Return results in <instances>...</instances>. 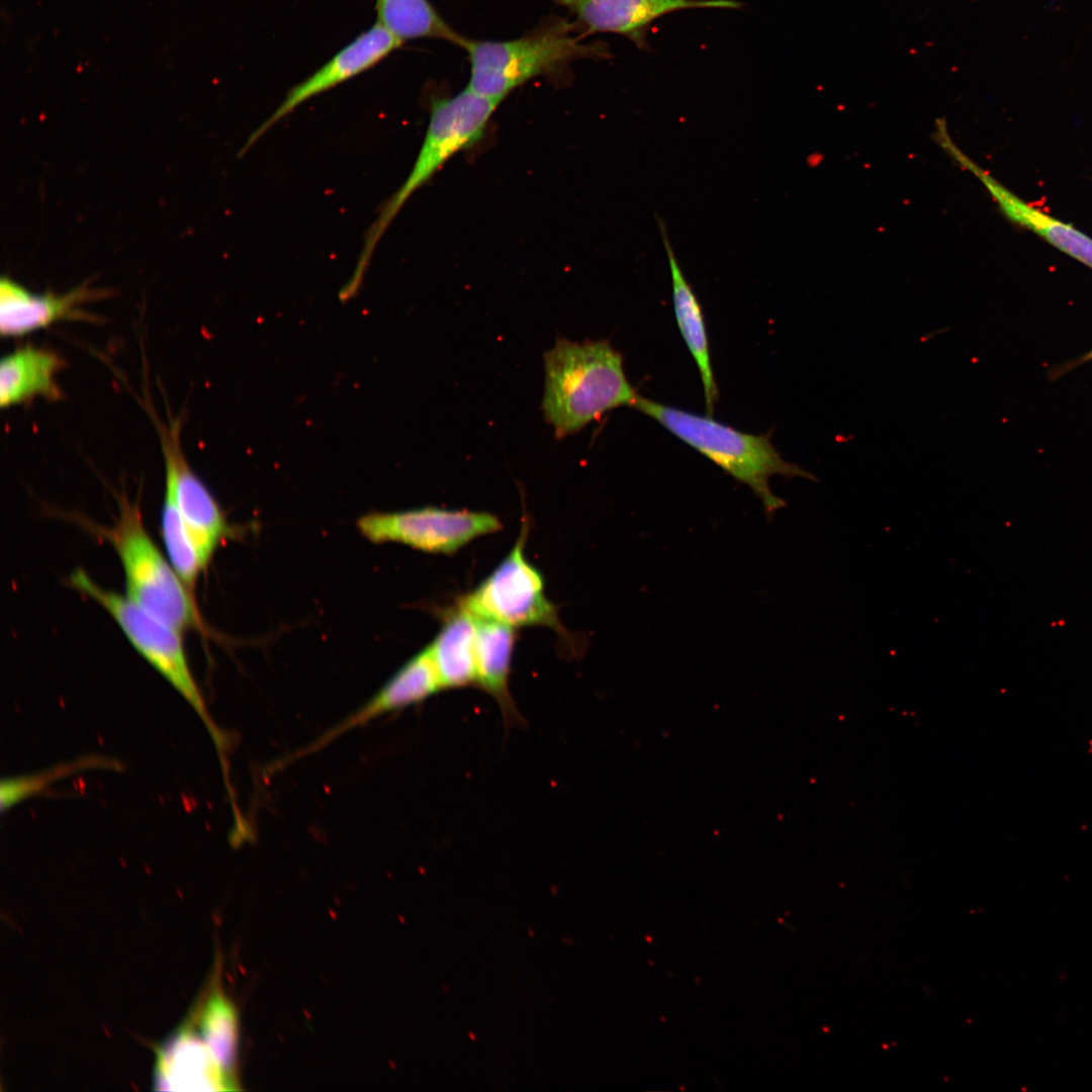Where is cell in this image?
Masks as SVG:
<instances>
[{"label":"cell","instance_id":"cell-1","mask_svg":"<svg viewBox=\"0 0 1092 1092\" xmlns=\"http://www.w3.org/2000/svg\"><path fill=\"white\" fill-rule=\"evenodd\" d=\"M544 417L557 438L573 434L606 412L638 398L626 377L623 356L609 341L559 339L544 356Z\"/></svg>","mask_w":1092,"mask_h":1092},{"label":"cell","instance_id":"cell-2","mask_svg":"<svg viewBox=\"0 0 1092 1092\" xmlns=\"http://www.w3.org/2000/svg\"><path fill=\"white\" fill-rule=\"evenodd\" d=\"M633 407L747 485L760 499L767 515L786 506V502L770 489L771 476L817 480L810 471L784 460L767 435L743 433L711 416L695 415L641 395Z\"/></svg>","mask_w":1092,"mask_h":1092},{"label":"cell","instance_id":"cell-3","mask_svg":"<svg viewBox=\"0 0 1092 1092\" xmlns=\"http://www.w3.org/2000/svg\"><path fill=\"white\" fill-rule=\"evenodd\" d=\"M100 533L120 559L128 600L181 633L204 630L194 595L147 531L139 500L120 495L117 518Z\"/></svg>","mask_w":1092,"mask_h":1092},{"label":"cell","instance_id":"cell-4","mask_svg":"<svg viewBox=\"0 0 1092 1092\" xmlns=\"http://www.w3.org/2000/svg\"><path fill=\"white\" fill-rule=\"evenodd\" d=\"M500 102L468 87L452 97L434 98L428 129L404 183L383 204L369 228L349 286L359 289L374 250L406 200L456 153L476 144Z\"/></svg>","mask_w":1092,"mask_h":1092},{"label":"cell","instance_id":"cell-5","mask_svg":"<svg viewBox=\"0 0 1092 1092\" xmlns=\"http://www.w3.org/2000/svg\"><path fill=\"white\" fill-rule=\"evenodd\" d=\"M566 20L542 24L522 37L507 41L467 39L470 62L468 88L500 102L532 78L551 73L582 58H608L606 44L582 43Z\"/></svg>","mask_w":1092,"mask_h":1092},{"label":"cell","instance_id":"cell-6","mask_svg":"<svg viewBox=\"0 0 1092 1092\" xmlns=\"http://www.w3.org/2000/svg\"><path fill=\"white\" fill-rule=\"evenodd\" d=\"M69 583L104 608L134 649L195 710L208 729L223 765L228 737L214 724L206 709L189 666L182 633L136 606L126 596L102 587L83 569L75 570L70 575Z\"/></svg>","mask_w":1092,"mask_h":1092},{"label":"cell","instance_id":"cell-7","mask_svg":"<svg viewBox=\"0 0 1092 1092\" xmlns=\"http://www.w3.org/2000/svg\"><path fill=\"white\" fill-rule=\"evenodd\" d=\"M528 519H523L515 545L493 571L459 602L475 617L514 628L545 626L566 634L557 608L547 599L540 571L529 562L525 545Z\"/></svg>","mask_w":1092,"mask_h":1092},{"label":"cell","instance_id":"cell-8","mask_svg":"<svg viewBox=\"0 0 1092 1092\" xmlns=\"http://www.w3.org/2000/svg\"><path fill=\"white\" fill-rule=\"evenodd\" d=\"M502 527L499 519L487 512L434 507L375 512L357 521L359 532L373 543H401L440 554H453L475 538L495 533Z\"/></svg>","mask_w":1092,"mask_h":1092},{"label":"cell","instance_id":"cell-9","mask_svg":"<svg viewBox=\"0 0 1092 1092\" xmlns=\"http://www.w3.org/2000/svg\"><path fill=\"white\" fill-rule=\"evenodd\" d=\"M153 419L161 441L165 483L173 490L187 534L205 568L231 528L216 499L186 459L180 440L181 420L170 416L165 424Z\"/></svg>","mask_w":1092,"mask_h":1092},{"label":"cell","instance_id":"cell-10","mask_svg":"<svg viewBox=\"0 0 1092 1092\" xmlns=\"http://www.w3.org/2000/svg\"><path fill=\"white\" fill-rule=\"evenodd\" d=\"M401 44V39L376 21L314 73L292 87L278 108L251 134L243 153L297 106L371 69Z\"/></svg>","mask_w":1092,"mask_h":1092},{"label":"cell","instance_id":"cell-11","mask_svg":"<svg viewBox=\"0 0 1092 1092\" xmlns=\"http://www.w3.org/2000/svg\"><path fill=\"white\" fill-rule=\"evenodd\" d=\"M573 13L586 33L611 32L648 50L647 32L661 16L686 9H739L735 0H553Z\"/></svg>","mask_w":1092,"mask_h":1092},{"label":"cell","instance_id":"cell-12","mask_svg":"<svg viewBox=\"0 0 1092 1092\" xmlns=\"http://www.w3.org/2000/svg\"><path fill=\"white\" fill-rule=\"evenodd\" d=\"M106 295V290L92 288L88 283L62 294L53 291L34 293L3 276L0 281L1 335L21 337L64 320L91 321L93 316L81 306Z\"/></svg>","mask_w":1092,"mask_h":1092},{"label":"cell","instance_id":"cell-13","mask_svg":"<svg viewBox=\"0 0 1092 1092\" xmlns=\"http://www.w3.org/2000/svg\"><path fill=\"white\" fill-rule=\"evenodd\" d=\"M442 691L428 646L403 663L396 672L357 711L296 752L298 757L312 753L340 735L376 717L396 712Z\"/></svg>","mask_w":1092,"mask_h":1092},{"label":"cell","instance_id":"cell-14","mask_svg":"<svg viewBox=\"0 0 1092 1092\" xmlns=\"http://www.w3.org/2000/svg\"><path fill=\"white\" fill-rule=\"evenodd\" d=\"M962 168L973 173L990 193L1003 214L1026 228L1055 248L1092 269V239L1086 234L1028 204L965 155L949 134L938 142Z\"/></svg>","mask_w":1092,"mask_h":1092},{"label":"cell","instance_id":"cell-15","mask_svg":"<svg viewBox=\"0 0 1092 1092\" xmlns=\"http://www.w3.org/2000/svg\"><path fill=\"white\" fill-rule=\"evenodd\" d=\"M154 1084L157 1090L171 1091L237 1089L189 1025L179 1028L157 1051Z\"/></svg>","mask_w":1092,"mask_h":1092},{"label":"cell","instance_id":"cell-16","mask_svg":"<svg viewBox=\"0 0 1092 1092\" xmlns=\"http://www.w3.org/2000/svg\"><path fill=\"white\" fill-rule=\"evenodd\" d=\"M65 367L55 351L25 345L5 355L0 362V405L8 408L37 397L56 401L64 394L57 375Z\"/></svg>","mask_w":1092,"mask_h":1092},{"label":"cell","instance_id":"cell-17","mask_svg":"<svg viewBox=\"0 0 1092 1092\" xmlns=\"http://www.w3.org/2000/svg\"><path fill=\"white\" fill-rule=\"evenodd\" d=\"M476 619V687L490 695L498 705L504 724L524 723L509 688L515 628L492 620Z\"/></svg>","mask_w":1092,"mask_h":1092},{"label":"cell","instance_id":"cell-18","mask_svg":"<svg viewBox=\"0 0 1092 1092\" xmlns=\"http://www.w3.org/2000/svg\"><path fill=\"white\" fill-rule=\"evenodd\" d=\"M475 640L476 619L460 602L445 611L428 645L442 690L476 687Z\"/></svg>","mask_w":1092,"mask_h":1092},{"label":"cell","instance_id":"cell-19","mask_svg":"<svg viewBox=\"0 0 1092 1092\" xmlns=\"http://www.w3.org/2000/svg\"><path fill=\"white\" fill-rule=\"evenodd\" d=\"M657 220L670 269L675 320L702 379L707 415L712 416L719 393L711 363L705 317L701 304L676 261L663 221L659 218Z\"/></svg>","mask_w":1092,"mask_h":1092},{"label":"cell","instance_id":"cell-20","mask_svg":"<svg viewBox=\"0 0 1092 1092\" xmlns=\"http://www.w3.org/2000/svg\"><path fill=\"white\" fill-rule=\"evenodd\" d=\"M377 21L399 39L440 38L464 48L468 38L457 33L428 0H376Z\"/></svg>","mask_w":1092,"mask_h":1092},{"label":"cell","instance_id":"cell-21","mask_svg":"<svg viewBox=\"0 0 1092 1092\" xmlns=\"http://www.w3.org/2000/svg\"><path fill=\"white\" fill-rule=\"evenodd\" d=\"M200 1036L226 1078L237 1085L239 1018L234 1003L215 987L197 1019Z\"/></svg>","mask_w":1092,"mask_h":1092},{"label":"cell","instance_id":"cell-22","mask_svg":"<svg viewBox=\"0 0 1092 1092\" xmlns=\"http://www.w3.org/2000/svg\"><path fill=\"white\" fill-rule=\"evenodd\" d=\"M161 529L170 562L186 587L194 595L196 580L204 567L187 534L173 490L167 483L164 489Z\"/></svg>","mask_w":1092,"mask_h":1092},{"label":"cell","instance_id":"cell-23","mask_svg":"<svg viewBox=\"0 0 1092 1092\" xmlns=\"http://www.w3.org/2000/svg\"><path fill=\"white\" fill-rule=\"evenodd\" d=\"M120 768L115 760L98 755L83 756L79 759L63 762L49 769L25 776L6 778L1 781V811H7L21 801L44 791L52 783L88 768Z\"/></svg>","mask_w":1092,"mask_h":1092},{"label":"cell","instance_id":"cell-24","mask_svg":"<svg viewBox=\"0 0 1092 1092\" xmlns=\"http://www.w3.org/2000/svg\"><path fill=\"white\" fill-rule=\"evenodd\" d=\"M1088 360H1092V351H1090V352H1089L1088 354H1086V355H1085V356H1084V357L1082 358V361H1088Z\"/></svg>","mask_w":1092,"mask_h":1092},{"label":"cell","instance_id":"cell-25","mask_svg":"<svg viewBox=\"0 0 1092 1092\" xmlns=\"http://www.w3.org/2000/svg\"><path fill=\"white\" fill-rule=\"evenodd\" d=\"M469 1036H470L471 1039H473V1040L475 1039V1036L471 1032H469Z\"/></svg>","mask_w":1092,"mask_h":1092}]
</instances>
